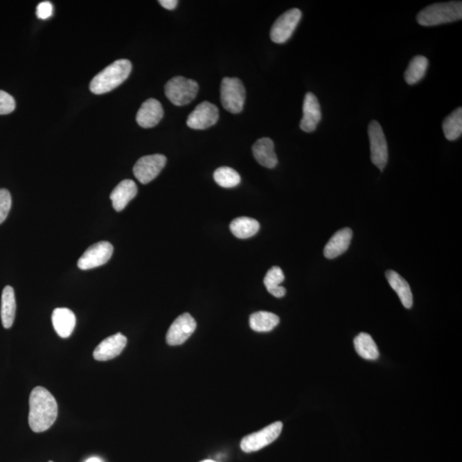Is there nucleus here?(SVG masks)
I'll use <instances>...</instances> for the list:
<instances>
[{"label": "nucleus", "mask_w": 462, "mask_h": 462, "mask_svg": "<svg viewBox=\"0 0 462 462\" xmlns=\"http://www.w3.org/2000/svg\"><path fill=\"white\" fill-rule=\"evenodd\" d=\"M371 159L374 166L383 172L389 159L388 144L380 123L372 121L368 126Z\"/></svg>", "instance_id": "nucleus-6"}, {"label": "nucleus", "mask_w": 462, "mask_h": 462, "mask_svg": "<svg viewBox=\"0 0 462 462\" xmlns=\"http://www.w3.org/2000/svg\"><path fill=\"white\" fill-rule=\"evenodd\" d=\"M52 321L55 332L62 338H67L74 332L76 319L70 309L56 308L52 315Z\"/></svg>", "instance_id": "nucleus-19"}, {"label": "nucleus", "mask_w": 462, "mask_h": 462, "mask_svg": "<svg viewBox=\"0 0 462 462\" xmlns=\"http://www.w3.org/2000/svg\"><path fill=\"white\" fill-rule=\"evenodd\" d=\"M196 321L189 314L179 316L170 326L166 335L167 344L170 346H177L185 343L196 329Z\"/></svg>", "instance_id": "nucleus-12"}, {"label": "nucleus", "mask_w": 462, "mask_h": 462, "mask_svg": "<svg viewBox=\"0 0 462 462\" xmlns=\"http://www.w3.org/2000/svg\"><path fill=\"white\" fill-rule=\"evenodd\" d=\"M355 348L358 355L363 359L375 361L380 357V352L375 341L369 334L362 332L355 338Z\"/></svg>", "instance_id": "nucleus-24"}, {"label": "nucleus", "mask_w": 462, "mask_h": 462, "mask_svg": "<svg viewBox=\"0 0 462 462\" xmlns=\"http://www.w3.org/2000/svg\"><path fill=\"white\" fill-rule=\"evenodd\" d=\"M163 110L160 102L155 99H148L141 105L136 115V122L143 128H152L161 121Z\"/></svg>", "instance_id": "nucleus-15"}, {"label": "nucleus", "mask_w": 462, "mask_h": 462, "mask_svg": "<svg viewBox=\"0 0 462 462\" xmlns=\"http://www.w3.org/2000/svg\"><path fill=\"white\" fill-rule=\"evenodd\" d=\"M253 154L257 162L262 166L272 169L278 165V160L276 157L274 143L270 138H261L254 144Z\"/></svg>", "instance_id": "nucleus-16"}, {"label": "nucleus", "mask_w": 462, "mask_h": 462, "mask_svg": "<svg viewBox=\"0 0 462 462\" xmlns=\"http://www.w3.org/2000/svg\"><path fill=\"white\" fill-rule=\"evenodd\" d=\"M461 1L434 3L422 10L417 15L418 23L425 27L453 23V21L461 20Z\"/></svg>", "instance_id": "nucleus-3"}, {"label": "nucleus", "mask_w": 462, "mask_h": 462, "mask_svg": "<svg viewBox=\"0 0 462 462\" xmlns=\"http://www.w3.org/2000/svg\"><path fill=\"white\" fill-rule=\"evenodd\" d=\"M127 337L122 333H116L105 338L94 351L96 361L107 362L118 357L127 345Z\"/></svg>", "instance_id": "nucleus-13"}, {"label": "nucleus", "mask_w": 462, "mask_h": 462, "mask_svg": "<svg viewBox=\"0 0 462 462\" xmlns=\"http://www.w3.org/2000/svg\"><path fill=\"white\" fill-rule=\"evenodd\" d=\"M137 191V185L132 180L126 179L118 184L110 195L112 206L116 212L125 209L131 199L136 197Z\"/></svg>", "instance_id": "nucleus-18"}, {"label": "nucleus", "mask_w": 462, "mask_h": 462, "mask_svg": "<svg viewBox=\"0 0 462 462\" xmlns=\"http://www.w3.org/2000/svg\"><path fill=\"white\" fill-rule=\"evenodd\" d=\"M114 249V246L108 242H100L90 246L80 258L78 267L86 271L101 267L111 259Z\"/></svg>", "instance_id": "nucleus-10"}, {"label": "nucleus", "mask_w": 462, "mask_h": 462, "mask_svg": "<svg viewBox=\"0 0 462 462\" xmlns=\"http://www.w3.org/2000/svg\"><path fill=\"white\" fill-rule=\"evenodd\" d=\"M167 159L162 154L144 156L133 168L134 177L141 184H148L157 177L166 166Z\"/></svg>", "instance_id": "nucleus-9"}, {"label": "nucleus", "mask_w": 462, "mask_h": 462, "mask_svg": "<svg viewBox=\"0 0 462 462\" xmlns=\"http://www.w3.org/2000/svg\"><path fill=\"white\" fill-rule=\"evenodd\" d=\"M428 65L427 57L421 55L414 57L405 71V78L407 85H414L421 81L427 73Z\"/></svg>", "instance_id": "nucleus-25"}, {"label": "nucleus", "mask_w": 462, "mask_h": 462, "mask_svg": "<svg viewBox=\"0 0 462 462\" xmlns=\"http://www.w3.org/2000/svg\"><path fill=\"white\" fill-rule=\"evenodd\" d=\"M385 275H387L389 285L398 294L400 300H401L405 308L407 309L412 308L413 294L409 283L395 271L389 270Z\"/></svg>", "instance_id": "nucleus-20"}, {"label": "nucleus", "mask_w": 462, "mask_h": 462, "mask_svg": "<svg viewBox=\"0 0 462 462\" xmlns=\"http://www.w3.org/2000/svg\"><path fill=\"white\" fill-rule=\"evenodd\" d=\"M199 91L198 83L192 79L176 76L165 87L166 96L177 107H184L195 99Z\"/></svg>", "instance_id": "nucleus-4"}, {"label": "nucleus", "mask_w": 462, "mask_h": 462, "mask_svg": "<svg viewBox=\"0 0 462 462\" xmlns=\"http://www.w3.org/2000/svg\"><path fill=\"white\" fill-rule=\"evenodd\" d=\"M285 278V274H283L281 268L278 267H272L264 278L265 288L272 296L276 298H282L285 296L286 290L285 287L280 285Z\"/></svg>", "instance_id": "nucleus-26"}, {"label": "nucleus", "mask_w": 462, "mask_h": 462, "mask_svg": "<svg viewBox=\"0 0 462 462\" xmlns=\"http://www.w3.org/2000/svg\"><path fill=\"white\" fill-rule=\"evenodd\" d=\"M280 319L278 315L269 312H256L250 316L251 329L257 332H268L278 325Z\"/></svg>", "instance_id": "nucleus-23"}, {"label": "nucleus", "mask_w": 462, "mask_h": 462, "mask_svg": "<svg viewBox=\"0 0 462 462\" xmlns=\"http://www.w3.org/2000/svg\"><path fill=\"white\" fill-rule=\"evenodd\" d=\"M132 71V64L128 60H119L109 65L90 82L91 92L103 94L110 92L121 85L129 78Z\"/></svg>", "instance_id": "nucleus-2"}, {"label": "nucleus", "mask_w": 462, "mask_h": 462, "mask_svg": "<svg viewBox=\"0 0 462 462\" xmlns=\"http://www.w3.org/2000/svg\"><path fill=\"white\" fill-rule=\"evenodd\" d=\"M17 303L16 297L12 287L6 286L3 290L1 297V320L2 325L6 329L12 326L16 317Z\"/></svg>", "instance_id": "nucleus-21"}, {"label": "nucleus", "mask_w": 462, "mask_h": 462, "mask_svg": "<svg viewBox=\"0 0 462 462\" xmlns=\"http://www.w3.org/2000/svg\"><path fill=\"white\" fill-rule=\"evenodd\" d=\"M48 462H53V461H49Z\"/></svg>", "instance_id": "nucleus-35"}, {"label": "nucleus", "mask_w": 462, "mask_h": 462, "mask_svg": "<svg viewBox=\"0 0 462 462\" xmlns=\"http://www.w3.org/2000/svg\"><path fill=\"white\" fill-rule=\"evenodd\" d=\"M86 462H102V461L98 457H91L89 460H87Z\"/></svg>", "instance_id": "nucleus-33"}, {"label": "nucleus", "mask_w": 462, "mask_h": 462, "mask_svg": "<svg viewBox=\"0 0 462 462\" xmlns=\"http://www.w3.org/2000/svg\"><path fill=\"white\" fill-rule=\"evenodd\" d=\"M321 116V108L317 97L312 93H308L303 102V116L300 123L301 130L307 133L314 132L317 129Z\"/></svg>", "instance_id": "nucleus-14"}, {"label": "nucleus", "mask_w": 462, "mask_h": 462, "mask_svg": "<svg viewBox=\"0 0 462 462\" xmlns=\"http://www.w3.org/2000/svg\"><path fill=\"white\" fill-rule=\"evenodd\" d=\"M301 13L299 9L294 8L287 10L276 20L271 29V39L276 44L285 43L289 41L297 25L301 19Z\"/></svg>", "instance_id": "nucleus-8"}, {"label": "nucleus", "mask_w": 462, "mask_h": 462, "mask_svg": "<svg viewBox=\"0 0 462 462\" xmlns=\"http://www.w3.org/2000/svg\"><path fill=\"white\" fill-rule=\"evenodd\" d=\"M220 114L215 105L204 101L189 114L187 125L193 130H206L216 125Z\"/></svg>", "instance_id": "nucleus-11"}, {"label": "nucleus", "mask_w": 462, "mask_h": 462, "mask_svg": "<svg viewBox=\"0 0 462 462\" xmlns=\"http://www.w3.org/2000/svg\"><path fill=\"white\" fill-rule=\"evenodd\" d=\"M443 134L447 140L453 141L461 136L462 134V108H457L450 114L443 123Z\"/></svg>", "instance_id": "nucleus-27"}, {"label": "nucleus", "mask_w": 462, "mask_h": 462, "mask_svg": "<svg viewBox=\"0 0 462 462\" xmlns=\"http://www.w3.org/2000/svg\"><path fill=\"white\" fill-rule=\"evenodd\" d=\"M12 208V195L6 188L0 189V224L6 220Z\"/></svg>", "instance_id": "nucleus-29"}, {"label": "nucleus", "mask_w": 462, "mask_h": 462, "mask_svg": "<svg viewBox=\"0 0 462 462\" xmlns=\"http://www.w3.org/2000/svg\"><path fill=\"white\" fill-rule=\"evenodd\" d=\"M282 430V422L278 421L269 425L259 432L245 436L241 442V449L245 453L259 451L274 443L281 434Z\"/></svg>", "instance_id": "nucleus-7"}, {"label": "nucleus", "mask_w": 462, "mask_h": 462, "mask_svg": "<svg viewBox=\"0 0 462 462\" xmlns=\"http://www.w3.org/2000/svg\"><path fill=\"white\" fill-rule=\"evenodd\" d=\"M352 238L353 231L349 228L341 229L335 233L323 249L326 258L330 260L335 259L346 252L350 246Z\"/></svg>", "instance_id": "nucleus-17"}, {"label": "nucleus", "mask_w": 462, "mask_h": 462, "mask_svg": "<svg viewBox=\"0 0 462 462\" xmlns=\"http://www.w3.org/2000/svg\"><path fill=\"white\" fill-rule=\"evenodd\" d=\"M53 14V3L49 1L39 3L37 8H36V15H37L39 19H47V18L52 17Z\"/></svg>", "instance_id": "nucleus-31"}, {"label": "nucleus", "mask_w": 462, "mask_h": 462, "mask_svg": "<svg viewBox=\"0 0 462 462\" xmlns=\"http://www.w3.org/2000/svg\"><path fill=\"white\" fill-rule=\"evenodd\" d=\"M16 108L14 98L5 91L0 90V115L12 114Z\"/></svg>", "instance_id": "nucleus-30"}, {"label": "nucleus", "mask_w": 462, "mask_h": 462, "mask_svg": "<svg viewBox=\"0 0 462 462\" xmlns=\"http://www.w3.org/2000/svg\"><path fill=\"white\" fill-rule=\"evenodd\" d=\"M201 462H217V461H213V460H205V461H202Z\"/></svg>", "instance_id": "nucleus-34"}, {"label": "nucleus", "mask_w": 462, "mask_h": 462, "mask_svg": "<svg viewBox=\"0 0 462 462\" xmlns=\"http://www.w3.org/2000/svg\"><path fill=\"white\" fill-rule=\"evenodd\" d=\"M58 414L56 399L46 388L35 387L29 396L28 424L34 432L48 430Z\"/></svg>", "instance_id": "nucleus-1"}, {"label": "nucleus", "mask_w": 462, "mask_h": 462, "mask_svg": "<svg viewBox=\"0 0 462 462\" xmlns=\"http://www.w3.org/2000/svg\"><path fill=\"white\" fill-rule=\"evenodd\" d=\"M160 5L163 7V8L169 10H172L176 9L177 6L178 1L177 0H160L159 1Z\"/></svg>", "instance_id": "nucleus-32"}, {"label": "nucleus", "mask_w": 462, "mask_h": 462, "mask_svg": "<svg viewBox=\"0 0 462 462\" xmlns=\"http://www.w3.org/2000/svg\"><path fill=\"white\" fill-rule=\"evenodd\" d=\"M214 180L220 187L231 188L241 183V177L236 170L231 167H220L213 174Z\"/></svg>", "instance_id": "nucleus-28"}, {"label": "nucleus", "mask_w": 462, "mask_h": 462, "mask_svg": "<svg viewBox=\"0 0 462 462\" xmlns=\"http://www.w3.org/2000/svg\"><path fill=\"white\" fill-rule=\"evenodd\" d=\"M260 223L256 220L249 217L236 218L231 223L230 228L233 235L240 239H247L256 235L260 230Z\"/></svg>", "instance_id": "nucleus-22"}, {"label": "nucleus", "mask_w": 462, "mask_h": 462, "mask_svg": "<svg viewBox=\"0 0 462 462\" xmlns=\"http://www.w3.org/2000/svg\"><path fill=\"white\" fill-rule=\"evenodd\" d=\"M221 102L225 110L233 114H240L245 107V87L238 78H225L221 83Z\"/></svg>", "instance_id": "nucleus-5"}]
</instances>
